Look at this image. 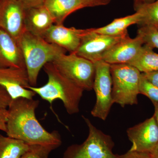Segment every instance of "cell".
Wrapping results in <instances>:
<instances>
[{
    "label": "cell",
    "mask_w": 158,
    "mask_h": 158,
    "mask_svg": "<svg viewBox=\"0 0 158 158\" xmlns=\"http://www.w3.org/2000/svg\"><path fill=\"white\" fill-rule=\"evenodd\" d=\"M38 100L26 98L12 99L8 108L7 136L27 144L55 145L59 147L62 141L56 131L49 132L36 118Z\"/></svg>",
    "instance_id": "obj_1"
},
{
    "label": "cell",
    "mask_w": 158,
    "mask_h": 158,
    "mask_svg": "<svg viewBox=\"0 0 158 158\" xmlns=\"http://www.w3.org/2000/svg\"><path fill=\"white\" fill-rule=\"evenodd\" d=\"M44 70L48 77V81L40 87L29 86L32 90L52 106L54 101H62L67 113L73 115L79 112V104L85 91L64 76L52 62L44 66Z\"/></svg>",
    "instance_id": "obj_2"
},
{
    "label": "cell",
    "mask_w": 158,
    "mask_h": 158,
    "mask_svg": "<svg viewBox=\"0 0 158 158\" xmlns=\"http://www.w3.org/2000/svg\"><path fill=\"white\" fill-rule=\"evenodd\" d=\"M17 41L22 52L30 85L33 87L37 85L41 68L66 51L26 31Z\"/></svg>",
    "instance_id": "obj_3"
},
{
    "label": "cell",
    "mask_w": 158,
    "mask_h": 158,
    "mask_svg": "<svg viewBox=\"0 0 158 158\" xmlns=\"http://www.w3.org/2000/svg\"><path fill=\"white\" fill-rule=\"evenodd\" d=\"M113 103L122 107L138 103L141 73L128 64L110 65Z\"/></svg>",
    "instance_id": "obj_4"
},
{
    "label": "cell",
    "mask_w": 158,
    "mask_h": 158,
    "mask_svg": "<svg viewBox=\"0 0 158 158\" xmlns=\"http://www.w3.org/2000/svg\"><path fill=\"white\" fill-rule=\"evenodd\" d=\"M82 117L88 128V137L82 144L69 146L63 158H118L113 152L115 143L112 137L95 127L89 118Z\"/></svg>",
    "instance_id": "obj_5"
},
{
    "label": "cell",
    "mask_w": 158,
    "mask_h": 158,
    "mask_svg": "<svg viewBox=\"0 0 158 158\" xmlns=\"http://www.w3.org/2000/svg\"><path fill=\"white\" fill-rule=\"evenodd\" d=\"M57 69L84 90H93L95 74L94 63L75 53L61 54L52 62Z\"/></svg>",
    "instance_id": "obj_6"
},
{
    "label": "cell",
    "mask_w": 158,
    "mask_h": 158,
    "mask_svg": "<svg viewBox=\"0 0 158 158\" xmlns=\"http://www.w3.org/2000/svg\"><path fill=\"white\" fill-rule=\"evenodd\" d=\"M95 74L93 89L96 101L91 114L93 117L106 120L113 104L112 96V82L110 64L103 60L94 63Z\"/></svg>",
    "instance_id": "obj_7"
},
{
    "label": "cell",
    "mask_w": 158,
    "mask_h": 158,
    "mask_svg": "<svg viewBox=\"0 0 158 158\" xmlns=\"http://www.w3.org/2000/svg\"><path fill=\"white\" fill-rule=\"evenodd\" d=\"M127 35L113 37L97 33L94 28L84 29L80 45L75 53L94 64L102 60L105 53Z\"/></svg>",
    "instance_id": "obj_8"
},
{
    "label": "cell",
    "mask_w": 158,
    "mask_h": 158,
    "mask_svg": "<svg viewBox=\"0 0 158 158\" xmlns=\"http://www.w3.org/2000/svg\"><path fill=\"white\" fill-rule=\"evenodd\" d=\"M130 151L149 153L158 142V126L153 116L127 130Z\"/></svg>",
    "instance_id": "obj_9"
},
{
    "label": "cell",
    "mask_w": 158,
    "mask_h": 158,
    "mask_svg": "<svg viewBox=\"0 0 158 158\" xmlns=\"http://www.w3.org/2000/svg\"><path fill=\"white\" fill-rule=\"evenodd\" d=\"M0 85L6 89L12 99H33L36 94L28 89L31 85L26 68H0Z\"/></svg>",
    "instance_id": "obj_10"
},
{
    "label": "cell",
    "mask_w": 158,
    "mask_h": 158,
    "mask_svg": "<svg viewBox=\"0 0 158 158\" xmlns=\"http://www.w3.org/2000/svg\"><path fill=\"white\" fill-rule=\"evenodd\" d=\"M24 9L17 0H5L0 6V28L16 40L25 31Z\"/></svg>",
    "instance_id": "obj_11"
},
{
    "label": "cell",
    "mask_w": 158,
    "mask_h": 158,
    "mask_svg": "<svg viewBox=\"0 0 158 158\" xmlns=\"http://www.w3.org/2000/svg\"><path fill=\"white\" fill-rule=\"evenodd\" d=\"M143 45V41L138 36L132 38L127 35L105 53L102 60L110 65L129 64Z\"/></svg>",
    "instance_id": "obj_12"
},
{
    "label": "cell",
    "mask_w": 158,
    "mask_h": 158,
    "mask_svg": "<svg viewBox=\"0 0 158 158\" xmlns=\"http://www.w3.org/2000/svg\"><path fill=\"white\" fill-rule=\"evenodd\" d=\"M84 29L66 27L63 24H54L43 38L48 42L59 46L65 50L75 53L80 45Z\"/></svg>",
    "instance_id": "obj_13"
},
{
    "label": "cell",
    "mask_w": 158,
    "mask_h": 158,
    "mask_svg": "<svg viewBox=\"0 0 158 158\" xmlns=\"http://www.w3.org/2000/svg\"><path fill=\"white\" fill-rule=\"evenodd\" d=\"M0 68H26L22 52L17 40L1 28Z\"/></svg>",
    "instance_id": "obj_14"
},
{
    "label": "cell",
    "mask_w": 158,
    "mask_h": 158,
    "mask_svg": "<svg viewBox=\"0 0 158 158\" xmlns=\"http://www.w3.org/2000/svg\"><path fill=\"white\" fill-rule=\"evenodd\" d=\"M24 22L26 31L41 37L55 24L53 19L44 5L24 9Z\"/></svg>",
    "instance_id": "obj_15"
},
{
    "label": "cell",
    "mask_w": 158,
    "mask_h": 158,
    "mask_svg": "<svg viewBox=\"0 0 158 158\" xmlns=\"http://www.w3.org/2000/svg\"><path fill=\"white\" fill-rule=\"evenodd\" d=\"M44 6L56 24H63L69 15L87 7L84 0H45Z\"/></svg>",
    "instance_id": "obj_16"
},
{
    "label": "cell",
    "mask_w": 158,
    "mask_h": 158,
    "mask_svg": "<svg viewBox=\"0 0 158 158\" xmlns=\"http://www.w3.org/2000/svg\"><path fill=\"white\" fill-rule=\"evenodd\" d=\"M141 19V15L135 14L124 17L116 19L107 25L98 28H94L97 33L113 37L125 36L128 34L127 28L130 26L138 24Z\"/></svg>",
    "instance_id": "obj_17"
},
{
    "label": "cell",
    "mask_w": 158,
    "mask_h": 158,
    "mask_svg": "<svg viewBox=\"0 0 158 158\" xmlns=\"http://www.w3.org/2000/svg\"><path fill=\"white\" fill-rule=\"evenodd\" d=\"M129 65L137 69L141 73H147L158 71V54L153 48L144 44L135 58Z\"/></svg>",
    "instance_id": "obj_18"
},
{
    "label": "cell",
    "mask_w": 158,
    "mask_h": 158,
    "mask_svg": "<svg viewBox=\"0 0 158 158\" xmlns=\"http://www.w3.org/2000/svg\"><path fill=\"white\" fill-rule=\"evenodd\" d=\"M30 144L0 134V158H20Z\"/></svg>",
    "instance_id": "obj_19"
},
{
    "label": "cell",
    "mask_w": 158,
    "mask_h": 158,
    "mask_svg": "<svg viewBox=\"0 0 158 158\" xmlns=\"http://www.w3.org/2000/svg\"><path fill=\"white\" fill-rule=\"evenodd\" d=\"M136 12L141 15L139 26H149L158 27V0L151 3H143L134 7Z\"/></svg>",
    "instance_id": "obj_20"
},
{
    "label": "cell",
    "mask_w": 158,
    "mask_h": 158,
    "mask_svg": "<svg viewBox=\"0 0 158 158\" xmlns=\"http://www.w3.org/2000/svg\"><path fill=\"white\" fill-rule=\"evenodd\" d=\"M141 38L144 44L152 48L158 49V29L152 26H140L137 35Z\"/></svg>",
    "instance_id": "obj_21"
},
{
    "label": "cell",
    "mask_w": 158,
    "mask_h": 158,
    "mask_svg": "<svg viewBox=\"0 0 158 158\" xmlns=\"http://www.w3.org/2000/svg\"><path fill=\"white\" fill-rule=\"evenodd\" d=\"M58 148L55 145L31 144L20 158H48L50 153Z\"/></svg>",
    "instance_id": "obj_22"
},
{
    "label": "cell",
    "mask_w": 158,
    "mask_h": 158,
    "mask_svg": "<svg viewBox=\"0 0 158 158\" xmlns=\"http://www.w3.org/2000/svg\"><path fill=\"white\" fill-rule=\"evenodd\" d=\"M139 92L148 98L154 107L158 106V87L148 81L142 73L140 78Z\"/></svg>",
    "instance_id": "obj_23"
},
{
    "label": "cell",
    "mask_w": 158,
    "mask_h": 158,
    "mask_svg": "<svg viewBox=\"0 0 158 158\" xmlns=\"http://www.w3.org/2000/svg\"><path fill=\"white\" fill-rule=\"evenodd\" d=\"M12 98L2 86L0 85V110L8 109Z\"/></svg>",
    "instance_id": "obj_24"
},
{
    "label": "cell",
    "mask_w": 158,
    "mask_h": 158,
    "mask_svg": "<svg viewBox=\"0 0 158 158\" xmlns=\"http://www.w3.org/2000/svg\"><path fill=\"white\" fill-rule=\"evenodd\" d=\"M24 9L39 7L44 5L45 0H17Z\"/></svg>",
    "instance_id": "obj_25"
},
{
    "label": "cell",
    "mask_w": 158,
    "mask_h": 158,
    "mask_svg": "<svg viewBox=\"0 0 158 158\" xmlns=\"http://www.w3.org/2000/svg\"><path fill=\"white\" fill-rule=\"evenodd\" d=\"M118 158H152L149 153L140 152L128 151L121 155H118Z\"/></svg>",
    "instance_id": "obj_26"
},
{
    "label": "cell",
    "mask_w": 158,
    "mask_h": 158,
    "mask_svg": "<svg viewBox=\"0 0 158 158\" xmlns=\"http://www.w3.org/2000/svg\"><path fill=\"white\" fill-rule=\"evenodd\" d=\"M8 109L0 110V130L6 133L8 118Z\"/></svg>",
    "instance_id": "obj_27"
},
{
    "label": "cell",
    "mask_w": 158,
    "mask_h": 158,
    "mask_svg": "<svg viewBox=\"0 0 158 158\" xmlns=\"http://www.w3.org/2000/svg\"><path fill=\"white\" fill-rule=\"evenodd\" d=\"M87 7L106 6L110 2L111 0H84Z\"/></svg>",
    "instance_id": "obj_28"
},
{
    "label": "cell",
    "mask_w": 158,
    "mask_h": 158,
    "mask_svg": "<svg viewBox=\"0 0 158 158\" xmlns=\"http://www.w3.org/2000/svg\"><path fill=\"white\" fill-rule=\"evenodd\" d=\"M143 74L148 81L158 87V71Z\"/></svg>",
    "instance_id": "obj_29"
},
{
    "label": "cell",
    "mask_w": 158,
    "mask_h": 158,
    "mask_svg": "<svg viewBox=\"0 0 158 158\" xmlns=\"http://www.w3.org/2000/svg\"><path fill=\"white\" fill-rule=\"evenodd\" d=\"M149 153L152 158H158V142Z\"/></svg>",
    "instance_id": "obj_30"
},
{
    "label": "cell",
    "mask_w": 158,
    "mask_h": 158,
    "mask_svg": "<svg viewBox=\"0 0 158 158\" xmlns=\"http://www.w3.org/2000/svg\"><path fill=\"white\" fill-rule=\"evenodd\" d=\"M155 107V112L153 116L155 118L156 122L157 124L158 125V106L154 107Z\"/></svg>",
    "instance_id": "obj_31"
},
{
    "label": "cell",
    "mask_w": 158,
    "mask_h": 158,
    "mask_svg": "<svg viewBox=\"0 0 158 158\" xmlns=\"http://www.w3.org/2000/svg\"><path fill=\"white\" fill-rule=\"evenodd\" d=\"M143 0H134V6H138L142 2Z\"/></svg>",
    "instance_id": "obj_32"
},
{
    "label": "cell",
    "mask_w": 158,
    "mask_h": 158,
    "mask_svg": "<svg viewBox=\"0 0 158 158\" xmlns=\"http://www.w3.org/2000/svg\"><path fill=\"white\" fill-rule=\"evenodd\" d=\"M156 1V0H143V1H142V2L141 3L152 2H155V1Z\"/></svg>",
    "instance_id": "obj_33"
},
{
    "label": "cell",
    "mask_w": 158,
    "mask_h": 158,
    "mask_svg": "<svg viewBox=\"0 0 158 158\" xmlns=\"http://www.w3.org/2000/svg\"><path fill=\"white\" fill-rule=\"evenodd\" d=\"M4 1H5V0H0V6H2V4L4 2Z\"/></svg>",
    "instance_id": "obj_34"
},
{
    "label": "cell",
    "mask_w": 158,
    "mask_h": 158,
    "mask_svg": "<svg viewBox=\"0 0 158 158\" xmlns=\"http://www.w3.org/2000/svg\"><path fill=\"white\" fill-rule=\"evenodd\" d=\"M157 28L158 29V27Z\"/></svg>",
    "instance_id": "obj_35"
}]
</instances>
